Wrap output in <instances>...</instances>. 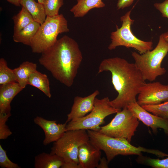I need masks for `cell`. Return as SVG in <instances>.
Wrapping results in <instances>:
<instances>
[{"label": "cell", "instance_id": "6da1fadb", "mask_svg": "<svg viewBox=\"0 0 168 168\" xmlns=\"http://www.w3.org/2000/svg\"><path fill=\"white\" fill-rule=\"evenodd\" d=\"M82 58L77 42L65 35L41 54L39 62L56 79L70 87L73 83Z\"/></svg>", "mask_w": 168, "mask_h": 168}, {"label": "cell", "instance_id": "7a4b0ae2", "mask_svg": "<svg viewBox=\"0 0 168 168\" xmlns=\"http://www.w3.org/2000/svg\"><path fill=\"white\" fill-rule=\"evenodd\" d=\"M104 71L111 72L112 83L118 93L115 99L110 100L112 106L121 110L137 101L136 97L145 82L134 63L118 57L105 59L99 65L98 73Z\"/></svg>", "mask_w": 168, "mask_h": 168}, {"label": "cell", "instance_id": "3957f363", "mask_svg": "<svg viewBox=\"0 0 168 168\" xmlns=\"http://www.w3.org/2000/svg\"><path fill=\"white\" fill-rule=\"evenodd\" d=\"M90 142L97 148L105 153L108 162L119 155H138L142 152L152 154L157 157L163 158L168 154L158 150L136 147L130 144L126 139L110 137L99 132L87 130Z\"/></svg>", "mask_w": 168, "mask_h": 168}, {"label": "cell", "instance_id": "277c9868", "mask_svg": "<svg viewBox=\"0 0 168 168\" xmlns=\"http://www.w3.org/2000/svg\"><path fill=\"white\" fill-rule=\"evenodd\" d=\"M168 53V42L160 35L158 43L153 50L142 54L135 52L132 53L134 63L141 72L144 79L150 82L164 74L166 71L162 67V61Z\"/></svg>", "mask_w": 168, "mask_h": 168}, {"label": "cell", "instance_id": "5b68a950", "mask_svg": "<svg viewBox=\"0 0 168 168\" xmlns=\"http://www.w3.org/2000/svg\"><path fill=\"white\" fill-rule=\"evenodd\" d=\"M69 31L67 21L63 14L46 16L31 40L32 52L41 54L56 43L59 34Z\"/></svg>", "mask_w": 168, "mask_h": 168}, {"label": "cell", "instance_id": "8992f818", "mask_svg": "<svg viewBox=\"0 0 168 168\" xmlns=\"http://www.w3.org/2000/svg\"><path fill=\"white\" fill-rule=\"evenodd\" d=\"M110 101L108 97L100 99L96 98L93 108L90 113L69 122L66 125L67 130L85 129L98 132L106 117L121 110L112 106Z\"/></svg>", "mask_w": 168, "mask_h": 168}, {"label": "cell", "instance_id": "52a82bcc", "mask_svg": "<svg viewBox=\"0 0 168 168\" xmlns=\"http://www.w3.org/2000/svg\"><path fill=\"white\" fill-rule=\"evenodd\" d=\"M89 140L87 130H67L54 142L50 153L58 155L64 163L79 164L78 158L79 148L82 144Z\"/></svg>", "mask_w": 168, "mask_h": 168}, {"label": "cell", "instance_id": "ba28073f", "mask_svg": "<svg viewBox=\"0 0 168 168\" xmlns=\"http://www.w3.org/2000/svg\"><path fill=\"white\" fill-rule=\"evenodd\" d=\"M131 12L130 10L121 17V26L119 28L116 26V30L111 33V42L108 46L109 49L112 50L118 46H124L127 48H134L140 54H142L152 49L153 43L152 41L141 40L132 33L131 26L134 21L130 18Z\"/></svg>", "mask_w": 168, "mask_h": 168}, {"label": "cell", "instance_id": "9c48e42d", "mask_svg": "<svg viewBox=\"0 0 168 168\" xmlns=\"http://www.w3.org/2000/svg\"><path fill=\"white\" fill-rule=\"evenodd\" d=\"M139 122L138 119L125 107L118 111L107 124L98 131L108 136L126 139L130 142Z\"/></svg>", "mask_w": 168, "mask_h": 168}, {"label": "cell", "instance_id": "30bf717a", "mask_svg": "<svg viewBox=\"0 0 168 168\" xmlns=\"http://www.w3.org/2000/svg\"><path fill=\"white\" fill-rule=\"evenodd\" d=\"M168 100V85L156 82L144 84L141 87L137 102L141 106L153 105Z\"/></svg>", "mask_w": 168, "mask_h": 168}, {"label": "cell", "instance_id": "8fae6325", "mask_svg": "<svg viewBox=\"0 0 168 168\" xmlns=\"http://www.w3.org/2000/svg\"><path fill=\"white\" fill-rule=\"evenodd\" d=\"M127 107L139 120L150 127L154 133L156 134L158 129L161 128L168 135V120L150 113L139 105L137 101L129 104Z\"/></svg>", "mask_w": 168, "mask_h": 168}, {"label": "cell", "instance_id": "7c38bea8", "mask_svg": "<svg viewBox=\"0 0 168 168\" xmlns=\"http://www.w3.org/2000/svg\"><path fill=\"white\" fill-rule=\"evenodd\" d=\"M34 121L44 132L45 138L43 142L44 145L57 141L67 131L66 122L63 124H58L55 120H48L40 116L35 118Z\"/></svg>", "mask_w": 168, "mask_h": 168}, {"label": "cell", "instance_id": "4fadbf2b", "mask_svg": "<svg viewBox=\"0 0 168 168\" xmlns=\"http://www.w3.org/2000/svg\"><path fill=\"white\" fill-rule=\"evenodd\" d=\"M99 94V91L96 90L89 95L82 97L76 96L70 112L67 114L66 122L82 117L90 112L92 110L94 102L96 96Z\"/></svg>", "mask_w": 168, "mask_h": 168}, {"label": "cell", "instance_id": "5bb4252c", "mask_svg": "<svg viewBox=\"0 0 168 168\" xmlns=\"http://www.w3.org/2000/svg\"><path fill=\"white\" fill-rule=\"evenodd\" d=\"M101 150L89 141L79 147L78 158L81 168L97 167L101 157Z\"/></svg>", "mask_w": 168, "mask_h": 168}, {"label": "cell", "instance_id": "9a60e30c", "mask_svg": "<svg viewBox=\"0 0 168 168\" xmlns=\"http://www.w3.org/2000/svg\"><path fill=\"white\" fill-rule=\"evenodd\" d=\"M23 89L16 82L0 86V113H10L11 103L14 97Z\"/></svg>", "mask_w": 168, "mask_h": 168}, {"label": "cell", "instance_id": "2e32d148", "mask_svg": "<svg viewBox=\"0 0 168 168\" xmlns=\"http://www.w3.org/2000/svg\"><path fill=\"white\" fill-rule=\"evenodd\" d=\"M64 163L63 159L56 154L43 152L35 158V168H59Z\"/></svg>", "mask_w": 168, "mask_h": 168}, {"label": "cell", "instance_id": "e0dca14e", "mask_svg": "<svg viewBox=\"0 0 168 168\" xmlns=\"http://www.w3.org/2000/svg\"><path fill=\"white\" fill-rule=\"evenodd\" d=\"M36 63L28 61H25L17 68L13 69L16 82L24 89L28 84L30 75L37 70Z\"/></svg>", "mask_w": 168, "mask_h": 168}, {"label": "cell", "instance_id": "ac0fdd59", "mask_svg": "<svg viewBox=\"0 0 168 168\" xmlns=\"http://www.w3.org/2000/svg\"><path fill=\"white\" fill-rule=\"evenodd\" d=\"M77 3L71 9L74 17H82L91 9L101 8L105 6L102 0H77Z\"/></svg>", "mask_w": 168, "mask_h": 168}, {"label": "cell", "instance_id": "d6986e66", "mask_svg": "<svg viewBox=\"0 0 168 168\" xmlns=\"http://www.w3.org/2000/svg\"><path fill=\"white\" fill-rule=\"evenodd\" d=\"M40 24L34 21L18 32L13 33V41L30 46L32 39L35 36Z\"/></svg>", "mask_w": 168, "mask_h": 168}, {"label": "cell", "instance_id": "ffe728a7", "mask_svg": "<svg viewBox=\"0 0 168 168\" xmlns=\"http://www.w3.org/2000/svg\"><path fill=\"white\" fill-rule=\"evenodd\" d=\"M20 5L31 15L34 21L41 25L45 20L46 16L43 4L35 0H21Z\"/></svg>", "mask_w": 168, "mask_h": 168}, {"label": "cell", "instance_id": "44dd1931", "mask_svg": "<svg viewBox=\"0 0 168 168\" xmlns=\"http://www.w3.org/2000/svg\"><path fill=\"white\" fill-rule=\"evenodd\" d=\"M28 84L37 88L48 97H51L49 81L46 75L35 71L30 75Z\"/></svg>", "mask_w": 168, "mask_h": 168}, {"label": "cell", "instance_id": "7402d4cb", "mask_svg": "<svg viewBox=\"0 0 168 168\" xmlns=\"http://www.w3.org/2000/svg\"><path fill=\"white\" fill-rule=\"evenodd\" d=\"M12 19L14 24V33L18 32L34 21L31 15L22 7L19 12L14 16Z\"/></svg>", "mask_w": 168, "mask_h": 168}, {"label": "cell", "instance_id": "603a6c76", "mask_svg": "<svg viewBox=\"0 0 168 168\" xmlns=\"http://www.w3.org/2000/svg\"><path fill=\"white\" fill-rule=\"evenodd\" d=\"M16 82L13 70L7 66V62L4 58L0 59V85L6 84L13 82Z\"/></svg>", "mask_w": 168, "mask_h": 168}, {"label": "cell", "instance_id": "cb8c5ba5", "mask_svg": "<svg viewBox=\"0 0 168 168\" xmlns=\"http://www.w3.org/2000/svg\"><path fill=\"white\" fill-rule=\"evenodd\" d=\"M138 164L150 166L154 168H168V156L165 159H153L142 154L138 155L136 160Z\"/></svg>", "mask_w": 168, "mask_h": 168}, {"label": "cell", "instance_id": "d4e9b609", "mask_svg": "<svg viewBox=\"0 0 168 168\" xmlns=\"http://www.w3.org/2000/svg\"><path fill=\"white\" fill-rule=\"evenodd\" d=\"M141 106L148 112L168 120V100L158 104Z\"/></svg>", "mask_w": 168, "mask_h": 168}, {"label": "cell", "instance_id": "484cf974", "mask_svg": "<svg viewBox=\"0 0 168 168\" xmlns=\"http://www.w3.org/2000/svg\"><path fill=\"white\" fill-rule=\"evenodd\" d=\"M63 4V0H44L43 4L46 16L59 15V9Z\"/></svg>", "mask_w": 168, "mask_h": 168}, {"label": "cell", "instance_id": "4316f807", "mask_svg": "<svg viewBox=\"0 0 168 168\" xmlns=\"http://www.w3.org/2000/svg\"><path fill=\"white\" fill-rule=\"evenodd\" d=\"M11 115V114L0 113V139H7L12 134L6 123L8 118Z\"/></svg>", "mask_w": 168, "mask_h": 168}, {"label": "cell", "instance_id": "83f0119b", "mask_svg": "<svg viewBox=\"0 0 168 168\" xmlns=\"http://www.w3.org/2000/svg\"><path fill=\"white\" fill-rule=\"evenodd\" d=\"M0 166L3 168H20L18 164L13 162L8 158L6 151L0 145Z\"/></svg>", "mask_w": 168, "mask_h": 168}, {"label": "cell", "instance_id": "f1b7e54d", "mask_svg": "<svg viewBox=\"0 0 168 168\" xmlns=\"http://www.w3.org/2000/svg\"><path fill=\"white\" fill-rule=\"evenodd\" d=\"M154 7L161 13L162 16L168 18V0H165L162 3H156Z\"/></svg>", "mask_w": 168, "mask_h": 168}, {"label": "cell", "instance_id": "f546056e", "mask_svg": "<svg viewBox=\"0 0 168 168\" xmlns=\"http://www.w3.org/2000/svg\"><path fill=\"white\" fill-rule=\"evenodd\" d=\"M134 0H118L117 7L118 9H123L131 6Z\"/></svg>", "mask_w": 168, "mask_h": 168}, {"label": "cell", "instance_id": "4dcf8cb0", "mask_svg": "<svg viewBox=\"0 0 168 168\" xmlns=\"http://www.w3.org/2000/svg\"><path fill=\"white\" fill-rule=\"evenodd\" d=\"M108 162L107 159L103 157L101 158L99 163L98 164L96 168H108Z\"/></svg>", "mask_w": 168, "mask_h": 168}, {"label": "cell", "instance_id": "1f68e13d", "mask_svg": "<svg viewBox=\"0 0 168 168\" xmlns=\"http://www.w3.org/2000/svg\"><path fill=\"white\" fill-rule=\"evenodd\" d=\"M62 168H81L79 164L74 163H64Z\"/></svg>", "mask_w": 168, "mask_h": 168}, {"label": "cell", "instance_id": "d6a6232c", "mask_svg": "<svg viewBox=\"0 0 168 168\" xmlns=\"http://www.w3.org/2000/svg\"><path fill=\"white\" fill-rule=\"evenodd\" d=\"M11 3L17 7H20L21 0H6Z\"/></svg>", "mask_w": 168, "mask_h": 168}, {"label": "cell", "instance_id": "836d02e7", "mask_svg": "<svg viewBox=\"0 0 168 168\" xmlns=\"http://www.w3.org/2000/svg\"><path fill=\"white\" fill-rule=\"evenodd\" d=\"M163 38L168 42V31L161 34Z\"/></svg>", "mask_w": 168, "mask_h": 168}, {"label": "cell", "instance_id": "e575fe53", "mask_svg": "<svg viewBox=\"0 0 168 168\" xmlns=\"http://www.w3.org/2000/svg\"><path fill=\"white\" fill-rule=\"evenodd\" d=\"M37 1H38V2L40 3L43 4L44 0H37Z\"/></svg>", "mask_w": 168, "mask_h": 168}]
</instances>
